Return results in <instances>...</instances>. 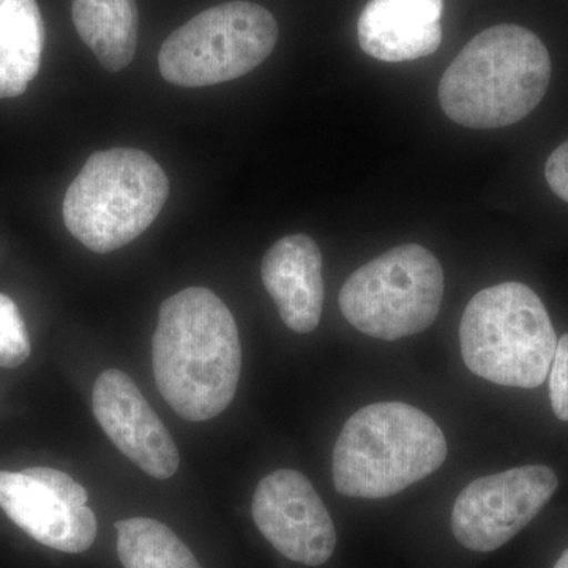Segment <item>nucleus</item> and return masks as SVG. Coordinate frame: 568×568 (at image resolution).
I'll return each instance as SVG.
<instances>
[{
  "label": "nucleus",
  "instance_id": "f257e3e1",
  "mask_svg": "<svg viewBox=\"0 0 568 568\" xmlns=\"http://www.w3.org/2000/svg\"><path fill=\"white\" fill-rule=\"evenodd\" d=\"M156 386L190 422L220 416L233 402L242 347L231 310L207 287H186L160 306L152 338Z\"/></svg>",
  "mask_w": 568,
  "mask_h": 568
},
{
  "label": "nucleus",
  "instance_id": "f03ea898",
  "mask_svg": "<svg viewBox=\"0 0 568 568\" xmlns=\"http://www.w3.org/2000/svg\"><path fill=\"white\" fill-rule=\"evenodd\" d=\"M551 59L529 29L493 26L463 48L439 84L447 118L467 129L514 125L547 95Z\"/></svg>",
  "mask_w": 568,
  "mask_h": 568
},
{
  "label": "nucleus",
  "instance_id": "7ed1b4c3",
  "mask_svg": "<svg viewBox=\"0 0 568 568\" xmlns=\"http://www.w3.org/2000/svg\"><path fill=\"white\" fill-rule=\"evenodd\" d=\"M446 436L424 410L375 403L347 418L334 448L332 474L339 495L395 496L432 476L447 459Z\"/></svg>",
  "mask_w": 568,
  "mask_h": 568
},
{
  "label": "nucleus",
  "instance_id": "20e7f679",
  "mask_svg": "<svg viewBox=\"0 0 568 568\" xmlns=\"http://www.w3.org/2000/svg\"><path fill=\"white\" fill-rule=\"evenodd\" d=\"M170 196V179L138 149L95 152L63 200L67 230L95 253H110L140 237Z\"/></svg>",
  "mask_w": 568,
  "mask_h": 568
},
{
  "label": "nucleus",
  "instance_id": "39448f33",
  "mask_svg": "<svg viewBox=\"0 0 568 568\" xmlns=\"http://www.w3.org/2000/svg\"><path fill=\"white\" fill-rule=\"evenodd\" d=\"M459 345L467 369L481 379L536 388L549 375L558 336L540 297L526 284L507 282L474 295Z\"/></svg>",
  "mask_w": 568,
  "mask_h": 568
},
{
  "label": "nucleus",
  "instance_id": "423d86ee",
  "mask_svg": "<svg viewBox=\"0 0 568 568\" xmlns=\"http://www.w3.org/2000/svg\"><path fill=\"white\" fill-rule=\"evenodd\" d=\"M443 297V265L425 246L407 244L357 268L339 291V310L362 334L395 342L435 323Z\"/></svg>",
  "mask_w": 568,
  "mask_h": 568
},
{
  "label": "nucleus",
  "instance_id": "0eeeda50",
  "mask_svg": "<svg viewBox=\"0 0 568 568\" xmlns=\"http://www.w3.org/2000/svg\"><path fill=\"white\" fill-rule=\"evenodd\" d=\"M278 41L274 14L246 0L201 11L164 41L160 73L181 88L237 80L260 67Z\"/></svg>",
  "mask_w": 568,
  "mask_h": 568
},
{
  "label": "nucleus",
  "instance_id": "6e6552de",
  "mask_svg": "<svg viewBox=\"0 0 568 568\" xmlns=\"http://www.w3.org/2000/svg\"><path fill=\"white\" fill-rule=\"evenodd\" d=\"M558 487L556 474L540 465L477 478L455 500L454 536L470 551H496L540 514Z\"/></svg>",
  "mask_w": 568,
  "mask_h": 568
},
{
  "label": "nucleus",
  "instance_id": "1a4fd4ad",
  "mask_svg": "<svg viewBox=\"0 0 568 568\" xmlns=\"http://www.w3.org/2000/svg\"><path fill=\"white\" fill-rule=\"evenodd\" d=\"M88 500V491L62 470H0V508L44 547L71 555L92 547L99 525Z\"/></svg>",
  "mask_w": 568,
  "mask_h": 568
},
{
  "label": "nucleus",
  "instance_id": "9d476101",
  "mask_svg": "<svg viewBox=\"0 0 568 568\" xmlns=\"http://www.w3.org/2000/svg\"><path fill=\"white\" fill-rule=\"evenodd\" d=\"M252 514L257 529L284 558L317 567L334 555V519L298 470L276 469L264 477L254 491Z\"/></svg>",
  "mask_w": 568,
  "mask_h": 568
},
{
  "label": "nucleus",
  "instance_id": "9b49d317",
  "mask_svg": "<svg viewBox=\"0 0 568 568\" xmlns=\"http://www.w3.org/2000/svg\"><path fill=\"white\" fill-rule=\"evenodd\" d=\"M93 414L115 447L159 480L173 477L181 455L173 436L156 416L132 377L106 369L95 381Z\"/></svg>",
  "mask_w": 568,
  "mask_h": 568
},
{
  "label": "nucleus",
  "instance_id": "f8f14e48",
  "mask_svg": "<svg viewBox=\"0 0 568 568\" xmlns=\"http://www.w3.org/2000/svg\"><path fill=\"white\" fill-rule=\"evenodd\" d=\"M261 276L287 328L310 334L324 306L323 253L305 234L280 239L265 253Z\"/></svg>",
  "mask_w": 568,
  "mask_h": 568
},
{
  "label": "nucleus",
  "instance_id": "ddd939ff",
  "mask_svg": "<svg viewBox=\"0 0 568 568\" xmlns=\"http://www.w3.org/2000/svg\"><path fill=\"white\" fill-rule=\"evenodd\" d=\"M443 17L444 0H369L358 18V43L377 61H417L440 47Z\"/></svg>",
  "mask_w": 568,
  "mask_h": 568
},
{
  "label": "nucleus",
  "instance_id": "4468645a",
  "mask_svg": "<svg viewBox=\"0 0 568 568\" xmlns=\"http://www.w3.org/2000/svg\"><path fill=\"white\" fill-rule=\"evenodd\" d=\"M44 22L37 0H0V99H14L39 74Z\"/></svg>",
  "mask_w": 568,
  "mask_h": 568
},
{
  "label": "nucleus",
  "instance_id": "2eb2a0df",
  "mask_svg": "<svg viewBox=\"0 0 568 568\" xmlns=\"http://www.w3.org/2000/svg\"><path fill=\"white\" fill-rule=\"evenodd\" d=\"M73 22L82 41L108 71L118 73L136 54V0H73Z\"/></svg>",
  "mask_w": 568,
  "mask_h": 568
},
{
  "label": "nucleus",
  "instance_id": "dca6fc26",
  "mask_svg": "<svg viewBox=\"0 0 568 568\" xmlns=\"http://www.w3.org/2000/svg\"><path fill=\"white\" fill-rule=\"evenodd\" d=\"M115 530L119 559L125 568H201L192 549L156 519H121Z\"/></svg>",
  "mask_w": 568,
  "mask_h": 568
},
{
  "label": "nucleus",
  "instance_id": "f3484780",
  "mask_svg": "<svg viewBox=\"0 0 568 568\" xmlns=\"http://www.w3.org/2000/svg\"><path fill=\"white\" fill-rule=\"evenodd\" d=\"M32 353L28 328L13 298L0 293V366L17 368Z\"/></svg>",
  "mask_w": 568,
  "mask_h": 568
},
{
  "label": "nucleus",
  "instance_id": "a211bd4d",
  "mask_svg": "<svg viewBox=\"0 0 568 568\" xmlns=\"http://www.w3.org/2000/svg\"><path fill=\"white\" fill-rule=\"evenodd\" d=\"M549 399L555 416L568 422V334L560 336L556 346L549 369Z\"/></svg>",
  "mask_w": 568,
  "mask_h": 568
},
{
  "label": "nucleus",
  "instance_id": "6ab92c4d",
  "mask_svg": "<svg viewBox=\"0 0 568 568\" xmlns=\"http://www.w3.org/2000/svg\"><path fill=\"white\" fill-rule=\"evenodd\" d=\"M549 189L568 203V141L549 155L545 164Z\"/></svg>",
  "mask_w": 568,
  "mask_h": 568
},
{
  "label": "nucleus",
  "instance_id": "aec40b11",
  "mask_svg": "<svg viewBox=\"0 0 568 568\" xmlns=\"http://www.w3.org/2000/svg\"><path fill=\"white\" fill-rule=\"evenodd\" d=\"M555 568H568V549L562 552V556H560L558 562H556Z\"/></svg>",
  "mask_w": 568,
  "mask_h": 568
}]
</instances>
